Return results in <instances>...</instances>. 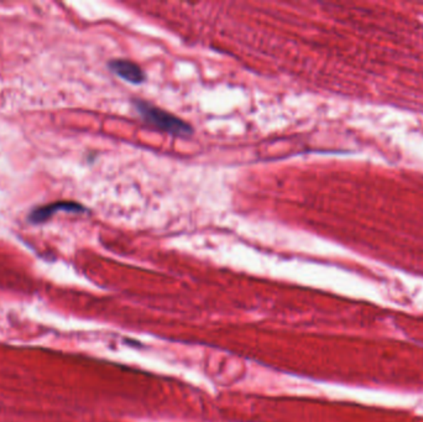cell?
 <instances>
[{
	"label": "cell",
	"instance_id": "cell-2",
	"mask_svg": "<svg viewBox=\"0 0 423 422\" xmlns=\"http://www.w3.org/2000/svg\"><path fill=\"white\" fill-rule=\"evenodd\" d=\"M58 212L85 213V212H87V209L85 206L77 204V202L61 201V202H55V204H48V206H43V207L33 209V212L29 214V221L33 224L43 223V222H46L48 219H50L51 216L58 213Z\"/></svg>",
	"mask_w": 423,
	"mask_h": 422
},
{
	"label": "cell",
	"instance_id": "cell-1",
	"mask_svg": "<svg viewBox=\"0 0 423 422\" xmlns=\"http://www.w3.org/2000/svg\"><path fill=\"white\" fill-rule=\"evenodd\" d=\"M134 107L145 123L173 137H191L193 128L176 115L161 110L146 100H134Z\"/></svg>",
	"mask_w": 423,
	"mask_h": 422
},
{
	"label": "cell",
	"instance_id": "cell-3",
	"mask_svg": "<svg viewBox=\"0 0 423 422\" xmlns=\"http://www.w3.org/2000/svg\"><path fill=\"white\" fill-rule=\"evenodd\" d=\"M108 66L110 71L132 85H141L146 80V75L143 68L135 62L118 58V60H112L108 63Z\"/></svg>",
	"mask_w": 423,
	"mask_h": 422
}]
</instances>
